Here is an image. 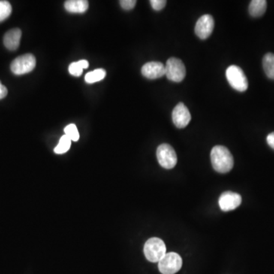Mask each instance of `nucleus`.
<instances>
[{
	"label": "nucleus",
	"mask_w": 274,
	"mask_h": 274,
	"mask_svg": "<svg viewBox=\"0 0 274 274\" xmlns=\"http://www.w3.org/2000/svg\"><path fill=\"white\" fill-rule=\"evenodd\" d=\"M210 158L212 167L218 173H228L234 166L233 155L223 146H214L211 151Z\"/></svg>",
	"instance_id": "nucleus-1"
},
{
	"label": "nucleus",
	"mask_w": 274,
	"mask_h": 274,
	"mask_svg": "<svg viewBox=\"0 0 274 274\" xmlns=\"http://www.w3.org/2000/svg\"><path fill=\"white\" fill-rule=\"evenodd\" d=\"M226 79L234 89L243 92L248 88V81L243 70L236 65L230 66L226 70Z\"/></svg>",
	"instance_id": "nucleus-2"
},
{
	"label": "nucleus",
	"mask_w": 274,
	"mask_h": 274,
	"mask_svg": "<svg viewBox=\"0 0 274 274\" xmlns=\"http://www.w3.org/2000/svg\"><path fill=\"white\" fill-rule=\"evenodd\" d=\"M166 247L164 242L158 238H152L144 245V254L149 261L156 263L166 255Z\"/></svg>",
	"instance_id": "nucleus-3"
},
{
	"label": "nucleus",
	"mask_w": 274,
	"mask_h": 274,
	"mask_svg": "<svg viewBox=\"0 0 274 274\" xmlns=\"http://www.w3.org/2000/svg\"><path fill=\"white\" fill-rule=\"evenodd\" d=\"M166 76L170 81L181 82L186 76V68L182 61L178 58H171L166 65Z\"/></svg>",
	"instance_id": "nucleus-4"
},
{
	"label": "nucleus",
	"mask_w": 274,
	"mask_h": 274,
	"mask_svg": "<svg viewBox=\"0 0 274 274\" xmlns=\"http://www.w3.org/2000/svg\"><path fill=\"white\" fill-rule=\"evenodd\" d=\"M157 159L161 167L172 169L177 165L178 157L175 149L167 143L160 145L157 149Z\"/></svg>",
	"instance_id": "nucleus-5"
},
{
	"label": "nucleus",
	"mask_w": 274,
	"mask_h": 274,
	"mask_svg": "<svg viewBox=\"0 0 274 274\" xmlns=\"http://www.w3.org/2000/svg\"><path fill=\"white\" fill-rule=\"evenodd\" d=\"M182 259L179 254L175 252L166 254L158 262V269L162 274H175L181 269Z\"/></svg>",
	"instance_id": "nucleus-6"
},
{
	"label": "nucleus",
	"mask_w": 274,
	"mask_h": 274,
	"mask_svg": "<svg viewBox=\"0 0 274 274\" xmlns=\"http://www.w3.org/2000/svg\"><path fill=\"white\" fill-rule=\"evenodd\" d=\"M36 67V58L31 53L16 58L11 64V70L15 75L21 76L32 71Z\"/></svg>",
	"instance_id": "nucleus-7"
},
{
	"label": "nucleus",
	"mask_w": 274,
	"mask_h": 274,
	"mask_svg": "<svg viewBox=\"0 0 274 274\" xmlns=\"http://www.w3.org/2000/svg\"><path fill=\"white\" fill-rule=\"evenodd\" d=\"M191 115L184 103L180 102L175 106L172 112V121L178 128H185L191 122Z\"/></svg>",
	"instance_id": "nucleus-8"
},
{
	"label": "nucleus",
	"mask_w": 274,
	"mask_h": 274,
	"mask_svg": "<svg viewBox=\"0 0 274 274\" xmlns=\"http://www.w3.org/2000/svg\"><path fill=\"white\" fill-rule=\"evenodd\" d=\"M214 19L210 15L202 16L195 25V34L202 40L207 39L212 34L214 29Z\"/></svg>",
	"instance_id": "nucleus-9"
},
{
	"label": "nucleus",
	"mask_w": 274,
	"mask_h": 274,
	"mask_svg": "<svg viewBox=\"0 0 274 274\" xmlns=\"http://www.w3.org/2000/svg\"><path fill=\"white\" fill-rule=\"evenodd\" d=\"M242 203V197L239 194L227 191L224 192L218 199L220 209L225 212L233 210L239 207Z\"/></svg>",
	"instance_id": "nucleus-10"
},
{
	"label": "nucleus",
	"mask_w": 274,
	"mask_h": 274,
	"mask_svg": "<svg viewBox=\"0 0 274 274\" xmlns=\"http://www.w3.org/2000/svg\"><path fill=\"white\" fill-rule=\"evenodd\" d=\"M142 74L149 79H156L166 76V66L161 62H149L142 67Z\"/></svg>",
	"instance_id": "nucleus-11"
},
{
	"label": "nucleus",
	"mask_w": 274,
	"mask_h": 274,
	"mask_svg": "<svg viewBox=\"0 0 274 274\" xmlns=\"http://www.w3.org/2000/svg\"><path fill=\"white\" fill-rule=\"evenodd\" d=\"M22 31L19 28H13L6 33L4 37V43L8 50L14 51L19 48L20 44Z\"/></svg>",
	"instance_id": "nucleus-12"
},
{
	"label": "nucleus",
	"mask_w": 274,
	"mask_h": 274,
	"mask_svg": "<svg viewBox=\"0 0 274 274\" xmlns=\"http://www.w3.org/2000/svg\"><path fill=\"white\" fill-rule=\"evenodd\" d=\"M66 10L71 13H84L88 8L87 0H69L64 4Z\"/></svg>",
	"instance_id": "nucleus-13"
},
{
	"label": "nucleus",
	"mask_w": 274,
	"mask_h": 274,
	"mask_svg": "<svg viewBox=\"0 0 274 274\" xmlns=\"http://www.w3.org/2000/svg\"><path fill=\"white\" fill-rule=\"evenodd\" d=\"M267 7L266 0H252L249 5L248 11L252 17H260L264 14Z\"/></svg>",
	"instance_id": "nucleus-14"
},
{
	"label": "nucleus",
	"mask_w": 274,
	"mask_h": 274,
	"mask_svg": "<svg viewBox=\"0 0 274 274\" xmlns=\"http://www.w3.org/2000/svg\"><path fill=\"white\" fill-rule=\"evenodd\" d=\"M263 67L266 76L274 80V54L268 53L263 57Z\"/></svg>",
	"instance_id": "nucleus-15"
},
{
	"label": "nucleus",
	"mask_w": 274,
	"mask_h": 274,
	"mask_svg": "<svg viewBox=\"0 0 274 274\" xmlns=\"http://www.w3.org/2000/svg\"><path fill=\"white\" fill-rule=\"evenodd\" d=\"M106 71L103 69H97L93 72L87 73L85 76V80L87 83L91 84L99 82L105 78Z\"/></svg>",
	"instance_id": "nucleus-16"
},
{
	"label": "nucleus",
	"mask_w": 274,
	"mask_h": 274,
	"mask_svg": "<svg viewBox=\"0 0 274 274\" xmlns=\"http://www.w3.org/2000/svg\"><path fill=\"white\" fill-rule=\"evenodd\" d=\"M71 140L69 138L68 136L67 135H64L61 137L59 143L54 149L55 153L61 155V154H64L68 152L70 146H71Z\"/></svg>",
	"instance_id": "nucleus-17"
},
{
	"label": "nucleus",
	"mask_w": 274,
	"mask_h": 274,
	"mask_svg": "<svg viewBox=\"0 0 274 274\" xmlns=\"http://www.w3.org/2000/svg\"><path fill=\"white\" fill-rule=\"evenodd\" d=\"M11 13V4L8 1H0V22L8 19Z\"/></svg>",
	"instance_id": "nucleus-18"
},
{
	"label": "nucleus",
	"mask_w": 274,
	"mask_h": 274,
	"mask_svg": "<svg viewBox=\"0 0 274 274\" xmlns=\"http://www.w3.org/2000/svg\"><path fill=\"white\" fill-rule=\"evenodd\" d=\"M64 132H65V135L68 136L71 141L77 142L79 140V133L75 124H69L64 129Z\"/></svg>",
	"instance_id": "nucleus-19"
},
{
	"label": "nucleus",
	"mask_w": 274,
	"mask_h": 274,
	"mask_svg": "<svg viewBox=\"0 0 274 274\" xmlns=\"http://www.w3.org/2000/svg\"><path fill=\"white\" fill-rule=\"evenodd\" d=\"M69 72H70V73L72 76L78 77V76H80L82 74L83 69L81 67L79 61H78V62L72 63V64H70V67H69Z\"/></svg>",
	"instance_id": "nucleus-20"
},
{
	"label": "nucleus",
	"mask_w": 274,
	"mask_h": 274,
	"mask_svg": "<svg viewBox=\"0 0 274 274\" xmlns=\"http://www.w3.org/2000/svg\"><path fill=\"white\" fill-rule=\"evenodd\" d=\"M151 6L155 11H160L166 7L167 1L166 0H151Z\"/></svg>",
	"instance_id": "nucleus-21"
},
{
	"label": "nucleus",
	"mask_w": 274,
	"mask_h": 274,
	"mask_svg": "<svg viewBox=\"0 0 274 274\" xmlns=\"http://www.w3.org/2000/svg\"><path fill=\"white\" fill-rule=\"evenodd\" d=\"M120 4L124 10H131L136 6V0H121L120 1Z\"/></svg>",
	"instance_id": "nucleus-22"
},
{
	"label": "nucleus",
	"mask_w": 274,
	"mask_h": 274,
	"mask_svg": "<svg viewBox=\"0 0 274 274\" xmlns=\"http://www.w3.org/2000/svg\"><path fill=\"white\" fill-rule=\"evenodd\" d=\"M7 94H8V90H7V87L3 85L2 82L0 81V100L6 98Z\"/></svg>",
	"instance_id": "nucleus-23"
},
{
	"label": "nucleus",
	"mask_w": 274,
	"mask_h": 274,
	"mask_svg": "<svg viewBox=\"0 0 274 274\" xmlns=\"http://www.w3.org/2000/svg\"><path fill=\"white\" fill-rule=\"evenodd\" d=\"M266 142H267L268 145L274 149V132L269 133L266 137Z\"/></svg>",
	"instance_id": "nucleus-24"
},
{
	"label": "nucleus",
	"mask_w": 274,
	"mask_h": 274,
	"mask_svg": "<svg viewBox=\"0 0 274 274\" xmlns=\"http://www.w3.org/2000/svg\"><path fill=\"white\" fill-rule=\"evenodd\" d=\"M79 64H80L81 67H82V69H87L88 67V66H89V64H88V61H85V60H82V61H79Z\"/></svg>",
	"instance_id": "nucleus-25"
}]
</instances>
